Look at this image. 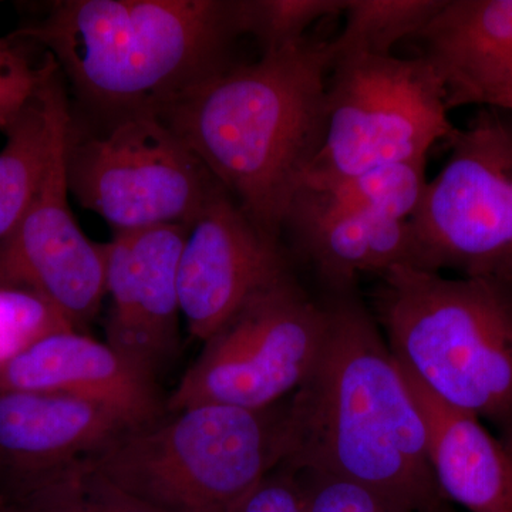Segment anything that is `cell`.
<instances>
[{"label": "cell", "mask_w": 512, "mask_h": 512, "mask_svg": "<svg viewBox=\"0 0 512 512\" xmlns=\"http://www.w3.org/2000/svg\"><path fill=\"white\" fill-rule=\"evenodd\" d=\"M328 328L311 375L288 397L281 466L350 481L413 512H453L426 451L419 407L357 289L322 293Z\"/></svg>", "instance_id": "6da1fadb"}, {"label": "cell", "mask_w": 512, "mask_h": 512, "mask_svg": "<svg viewBox=\"0 0 512 512\" xmlns=\"http://www.w3.org/2000/svg\"><path fill=\"white\" fill-rule=\"evenodd\" d=\"M332 63L330 42L306 37L232 63L157 114L274 237L322 147Z\"/></svg>", "instance_id": "7a4b0ae2"}, {"label": "cell", "mask_w": 512, "mask_h": 512, "mask_svg": "<svg viewBox=\"0 0 512 512\" xmlns=\"http://www.w3.org/2000/svg\"><path fill=\"white\" fill-rule=\"evenodd\" d=\"M16 35L45 47L107 119L158 114L231 66L238 0H63Z\"/></svg>", "instance_id": "3957f363"}, {"label": "cell", "mask_w": 512, "mask_h": 512, "mask_svg": "<svg viewBox=\"0 0 512 512\" xmlns=\"http://www.w3.org/2000/svg\"><path fill=\"white\" fill-rule=\"evenodd\" d=\"M379 279L370 311L397 363L512 450V281L416 266Z\"/></svg>", "instance_id": "277c9868"}, {"label": "cell", "mask_w": 512, "mask_h": 512, "mask_svg": "<svg viewBox=\"0 0 512 512\" xmlns=\"http://www.w3.org/2000/svg\"><path fill=\"white\" fill-rule=\"evenodd\" d=\"M286 400L264 410L185 407L123 431L89 460L158 511L228 512L284 463Z\"/></svg>", "instance_id": "5b68a950"}, {"label": "cell", "mask_w": 512, "mask_h": 512, "mask_svg": "<svg viewBox=\"0 0 512 512\" xmlns=\"http://www.w3.org/2000/svg\"><path fill=\"white\" fill-rule=\"evenodd\" d=\"M329 74L325 138L302 187L427 160L456 130L444 84L423 56H340Z\"/></svg>", "instance_id": "8992f818"}, {"label": "cell", "mask_w": 512, "mask_h": 512, "mask_svg": "<svg viewBox=\"0 0 512 512\" xmlns=\"http://www.w3.org/2000/svg\"><path fill=\"white\" fill-rule=\"evenodd\" d=\"M100 131L70 120L67 187L116 232L190 225L224 188L157 114L107 119Z\"/></svg>", "instance_id": "52a82bcc"}, {"label": "cell", "mask_w": 512, "mask_h": 512, "mask_svg": "<svg viewBox=\"0 0 512 512\" xmlns=\"http://www.w3.org/2000/svg\"><path fill=\"white\" fill-rule=\"evenodd\" d=\"M412 218L417 265L512 281V110L481 106L447 138Z\"/></svg>", "instance_id": "ba28073f"}, {"label": "cell", "mask_w": 512, "mask_h": 512, "mask_svg": "<svg viewBox=\"0 0 512 512\" xmlns=\"http://www.w3.org/2000/svg\"><path fill=\"white\" fill-rule=\"evenodd\" d=\"M328 328L322 298L296 276L256 295L204 343L165 402L168 413L195 404L264 410L284 402L311 375Z\"/></svg>", "instance_id": "9c48e42d"}, {"label": "cell", "mask_w": 512, "mask_h": 512, "mask_svg": "<svg viewBox=\"0 0 512 512\" xmlns=\"http://www.w3.org/2000/svg\"><path fill=\"white\" fill-rule=\"evenodd\" d=\"M292 276L281 238L259 228L221 190L191 222L178 261L188 332L207 342L256 295Z\"/></svg>", "instance_id": "30bf717a"}, {"label": "cell", "mask_w": 512, "mask_h": 512, "mask_svg": "<svg viewBox=\"0 0 512 512\" xmlns=\"http://www.w3.org/2000/svg\"><path fill=\"white\" fill-rule=\"evenodd\" d=\"M66 144L25 217L0 241V286L36 293L82 332L106 298V249L86 237L70 208Z\"/></svg>", "instance_id": "8fae6325"}, {"label": "cell", "mask_w": 512, "mask_h": 512, "mask_svg": "<svg viewBox=\"0 0 512 512\" xmlns=\"http://www.w3.org/2000/svg\"><path fill=\"white\" fill-rule=\"evenodd\" d=\"M188 227L116 232L104 244L106 343L154 377L178 348V261Z\"/></svg>", "instance_id": "7c38bea8"}, {"label": "cell", "mask_w": 512, "mask_h": 512, "mask_svg": "<svg viewBox=\"0 0 512 512\" xmlns=\"http://www.w3.org/2000/svg\"><path fill=\"white\" fill-rule=\"evenodd\" d=\"M0 390L70 394L109 407L131 427L167 410L156 377L77 330L50 333L0 363Z\"/></svg>", "instance_id": "4fadbf2b"}, {"label": "cell", "mask_w": 512, "mask_h": 512, "mask_svg": "<svg viewBox=\"0 0 512 512\" xmlns=\"http://www.w3.org/2000/svg\"><path fill=\"white\" fill-rule=\"evenodd\" d=\"M128 429L119 413L90 400L0 390V466L19 484L94 456Z\"/></svg>", "instance_id": "5bb4252c"}, {"label": "cell", "mask_w": 512, "mask_h": 512, "mask_svg": "<svg viewBox=\"0 0 512 512\" xmlns=\"http://www.w3.org/2000/svg\"><path fill=\"white\" fill-rule=\"evenodd\" d=\"M284 229L322 293L355 291L360 276H380L396 266L419 268L410 221L335 210L305 190L289 205Z\"/></svg>", "instance_id": "9a60e30c"}, {"label": "cell", "mask_w": 512, "mask_h": 512, "mask_svg": "<svg viewBox=\"0 0 512 512\" xmlns=\"http://www.w3.org/2000/svg\"><path fill=\"white\" fill-rule=\"evenodd\" d=\"M416 39L448 110L488 106L512 90V0H446Z\"/></svg>", "instance_id": "2e32d148"}, {"label": "cell", "mask_w": 512, "mask_h": 512, "mask_svg": "<svg viewBox=\"0 0 512 512\" xmlns=\"http://www.w3.org/2000/svg\"><path fill=\"white\" fill-rule=\"evenodd\" d=\"M400 369L419 407L427 458L443 497L468 512H512L511 448L474 414L443 402Z\"/></svg>", "instance_id": "e0dca14e"}, {"label": "cell", "mask_w": 512, "mask_h": 512, "mask_svg": "<svg viewBox=\"0 0 512 512\" xmlns=\"http://www.w3.org/2000/svg\"><path fill=\"white\" fill-rule=\"evenodd\" d=\"M72 109L62 73L53 66L39 92L6 131L0 150V241L8 237L40 191L66 143Z\"/></svg>", "instance_id": "ac0fdd59"}, {"label": "cell", "mask_w": 512, "mask_h": 512, "mask_svg": "<svg viewBox=\"0 0 512 512\" xmlns=\"http://www.w3.org/2000/svg\"><path fill=\"white\" fill-rule=\"evenodd\" d=\"M427 160L383 165L320 185H309L316 200L349 214L409 221L426 190Z\"/></svg>", "instance_id": "d6986e66"}, {"label": "cell", "mask_w": 512, "mask_h": 512, "mask_svg": "<svg viewBox=\"0 0 512 512\" xmlns=\"http://www.w3.org/2000/svg\"><path fill=\"white\" fill-rule=\"evenodd\" d=\"M19 485L13 512H161L113 483L89 458Z\"/></svg>", "instance_id": "ffe728a7"}, {"label": "cell", "mask_w": 512, "mask_h": 512, "mask_svg": "<svg viewBox=\"0 0 512 512\" xmlns=\"http://www.w3.org/2000/svg\"><path fill=\"white\" fill-rule=\"evenodd\" d=\"M446 0H346L345 26L330 42L333 59L352 55H393V47L417 37Z\"/></svg>", "instance_id": "44dd1931"}, {"label": "cell", "mask_w": 512, "mask_h": 512, "mask_svg": "<svg viewBox=\"0 0 512 512\" xmlns=\"http://www.w3.org/2000/svg\"><path fill=\"white\" fill-rule=\"evenodd\" d=\"M244 36H254L262 53L305 40L313 23L345 12L346 0H238Z\"/></svg>", "instance_id": "7402d4cb"}, {"label": "cell", "mask_w": 512, "mask_h": 512, "mask_svg": "<svg viewBox=\"0 0 512 512\" xmlns=\"http://www.w3.org/2000/svg\"><path fill=\"white\" fill-rule=\"evenodd\" d=\"M60 330H74L36 293L0 286V363Z\"/></svg>", "instance_id": "603a6c76"}, {"label": "cell", "mask_w": 512, "mask_h": 512, "mask_svg": "<svg viewBox=\"0 0 512 512\" xmlns=\"http://www.w3.org/2000/svg\"><path fill=\"white\" fill-rule=\"evenodd\" d=\"M22 42L16 33L0 37V131L3 134L36 96L55 66V60L47 53L45 62L36 66Z\"/></svg>", "instance_id": "cb8c5ba5"}, {"label": "cell", "mask_w": 512, "mask_h": 512, "mask_svg": "<svg viewBox=\"0 0 512 512\" xmlns=\"http://www.w3.org/2000/svg\"><path fill=\"white\" fill-rule=\"evenodd\" d=\"M292 471L301 488L305 512H413L350 481L315 471Z\"/></svg>", "instance_id": "d4e9b609"}, {"label": "cell", "mask_w": 512, "mask_h": 512, "mask_svg": "<svg viewBox=\"0 0 512 512\" xmlns=\"http://www.w3.org/2000/svg\"><path fill=\"white\" fill-rule=\"evenodd\" d=\"M228 512H305V505L293 471L278 466Z\"/></svg>", "instance_id": "484cf974"}, {"label": "cell", "mask_w": 512, "mask_h": 512, "mask_svg": "<svg viewBox=\"0 0 512 512\" xmlns=\"http://www.w3.org/2000/svg\"><path fill=\"white\" fill-rule=\"evenodd\" d=\"M488 106L503 107V109L512 110V90L495 97Z\"/></svg>", "instance_id": "4316f807"}, {"label": "cell", "mask_w": 512, "mask_h": 512, "mask_svg": "<svg viewBox=\"0 0 512 512\" xmlns=\"http://www.w3.org/2000/svg\"><path fill=\"white\" fill-rule=\"evenodd\" d=\"M0 512H13L10 508H0Z\"/></svg>", "instance_id": "83f0119b"}]
</instances>
